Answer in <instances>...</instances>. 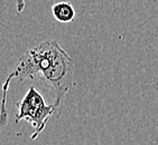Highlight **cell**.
<instances>
[{
	"label": "cell",
	"instance_id": "6da1fadb",
	"mask_svg": "<svg viewBox=\"0 0 158 145\" xmlns=\"http://www.w3.org/2000/svg\"><path fill=\"white\" fill-rule=\"evenodd\" d=\"M9 76L21 82L40 77L54 92L55 103L61 105L73 86L74 61L57 41H43L21 55Z\"/></svg>",
	"mask_w": 158,
	"mask_h": 145
},
{
	"label": "cell",
	"instance_id": "7a4b0ae2",
	"mask_svg": "<svg viewBox=\"0 0 158 145\" xmlns=\"http://www.w3.org/2000/svg\"><path fill=\"white\" fill-rule=\"evenodd\" d=\"M58 107L60 105L56 103L48 105L42 94L36 88L31 87L18 104V114L16 116V123L23 120L29 122L35 130L31 139H35L44 131L49 117Z\"/></svg>",
	"mask_w": 158,
	"mask_h": 145
},
{
	"label": "cell",
	"instance_id": "3957f363",
	"mask_svg": "<svg viewBox=\"0 0 158 145\" xmlns=\"http://www.w3.org/2000/svg\"><path fill=\"white\" fill-rule=\"evenodd\" d=\"M52 15L58 22H71L75 19V9L72 3L67 1H60L52 6Z\"/></svg>",
	"mask_w": 158,
	"mask_h": 145
},
{
	"label": "cell",
	"instance_id": "277c9868",
	"mask_svg": "<svg viewBox=\"0 0 158 145\" xmlns=\"http://www.w3.org/2000/svg\"><path fill=\"white\" fill-rule=\"evenodd\" d=\"M26 7V0H16V9L17 12H23Z\"/></svg>",
	"mask_w": 158,
	"mask_h": 145
}]
</instances>
